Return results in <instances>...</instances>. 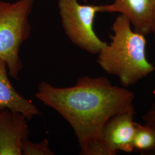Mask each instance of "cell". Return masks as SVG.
Listing matches in <instances>:
<instances>
[{"instance_id":"1","label":"cell","mask_w":155,"mask_h":155,"mask_svg":"<svg viewBox=\"0 0 155 155\" xmlns=\"http://www.w3.org/2000/svg\"><path fill=\"white\" fill-rule=\"evenodd\" d=\"M35 96L69 123L82 155H110L101 140L103 127L112 117L134 110L133 93L104 77L79 78L68 87L43 81Z\"/></svg>"},{"instance_id":"2","label":"cell","mask_w":155,"mask_h":155,"mask_svg":"<svg viewBox=\"0 0 155 155\" xmlns=\"http://www.w3.org/2000/svg\"><path fill=\"white\" fill-rule=\"evenodd\" d=\"M111 41L100 51L97 61L107 74L115 75L123 87L134 85L155 71L146 55L145 35L133 31L127 17L120 15L111 27Z\"/></svg>"},{"instance_id":"3","label":"cell","mask_w":155,"mask_h":155,"mask_svg":"<svg viewBox=\"0 0 155 155\" xmlns=\"http://www.w3.org/2000/svg\"><path fill=\"white\" fill-rule=\"evenodd\" d=\"M33 3L34 0H0V58L5 61L9 75L15 79H18L23 68L19 53L31 33L29 17Z\"/></svg>"},{"instance_id":"4","label":"cell","mask_w":155,"mask_h":155,"mask_svg":"<svg viewBox=\"0 0 155 155\" xmlns=\"http://www.w3.org/2000/svg\"><path fill=\"white\" fill-rule=\"evenodd\" d=\"M61 25L75 45L91 54H98L107 43L98 37L93 24L100 5H82L78 0H58Z\"/></svg>"},{"instance_id":"5","label":"cell","mask_w":155,"mask_h":155,"mask_svg":"<svg viewBox=\"0 0 155 155\" xmlns=\"http://www.w3.org/2000/svg\"><path fill=\"white\" fill-rule=\"evenodd\" d=\"M134 110L118 113L112 117L103 127L101 140L110 155L118 151L134 152L133 141L136 132Z\"/></svg>"},{"instance_id":"6","label":"cell","mask_w":155,"mask_h":155,"mask_svg":"<svg viewBox=\"0 0 155 155\" xmlns=\"http://www.w3.org/2000/svg\"><path fill=\"white\" fill-rule=\"evenodd\" d=\"M28 119L9 109H0V155H22L29 136Z\"/></svg>"},{"instance_id":"7","label":"cell","mask_w":155,"mask_h":155,"mask_svg":"<svg viewBox=\"0 0 155 155\" xmlns=\"http://www.w3.org/2000/svg\"><path fill=\"white\" fill-rule=\"evenodd\" d=\"M155 0H114L110 4L100 5L99 13H118L127 17L134 31L145 36L152 32Z\"/></svg>"},{"instance_id":"8","label":"cell","mask_w":155,"mask_h":155,"mask_svg":"<svg viewBox=\"0 0 155 155\" xmlns=\"http://www.w3.org/2000/svg\"><path fill=\"white\" fill-rule=\"evenodd\" d=\"M5 61L0 58V109H9L19 112L31 120L40 111L32 102L20 94L12 84L8 75Z\"/></svg>"},{"instance_id":"9","label":"cell","mask_w":155,"mask_h":155,"mask_svg":"<svg viewBox=\"0 0 155 155\" xmlns=\"http://www.w3.org/2000/svg\"><path fill=\"white\" fill-rule=\"evenodd\" d=\"M134 151L143 155L155 154V129L148 125L136 124Z\"/></svg>"},{"instance_id":"10","label":"cell","mask_w":155,"mask_h":155,"mask_svg":"<svg viewBox=\"0 0 155 155\" xmlns=\"http://www.w3.org/2000/svg\"><path fill=\"white\" fill-rule=\"evenodd\" d=\"M54 155L51 150L47 139H43L40 143H33L29 139L24 142L22 147V155Z\"/></svg>"},{"instance_id":"11","label":"cell","mask_w":155,"mask_h":155,"mask_svg":"<svg viewBox=\"0 0 155 155\" xmlns=\"http://www.w3.org/2000/svg\"><path fill=\"white\" fill-rule=\"evenodd\" d=\"M143 118L145 124L155 129V103L146 113Z\"/></svg>"},{"instance_id":"12","label":"cell","mask_w":155,"mask_h":155,"mask_svg":"<svg viewBox=\"0 0 155 155\" xmlns=\"http://www.w3.org/2000/svg\"><path fill=\"white\" fill-rule=\"evenodd\" d=\"M153 32L155 39V9L153 12V17H152V32Z\"/></svg>"},{"instance_id":"13","label":"cell","mask_w":155,"mask_h":155,"mask_svg":"<svg viewBox=\"0 0 155 155\" xmlns=\"http://www.w3.org/2000/svg\"><path fill=\"white\" fill-rule=\"evenodd\" d=\"M82 1H83L84 2H87V0H82Z\"/></svg>"}]
</instances>
